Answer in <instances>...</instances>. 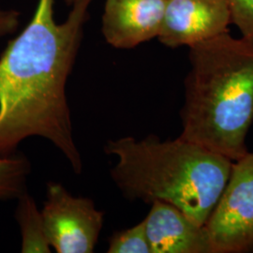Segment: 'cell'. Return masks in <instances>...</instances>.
Here are the masks:
<instances>
[{
	"label": "cell",
	"mask_w": 253,
	"mask_h": 253,
	"mask_svg": "<svg viewBox=\"0 0 253 253\" xmlns=\"http://www.w3.org/2000/svg\"><path fill=\"white\" fill-rule=\"evenodd\" d=\"M92 1L77 0L57 24L54 0H39L33 18L0 55V158L13 156L27 138L42 137L81 173L66 85Z\"/></svg>",
	"instance_id": "cell-1"
},
{
	"label": "cell",
	"mask_w": 253,
	"mask_h": 253,
	"mask_svg": "<svg viewBox=\"0 0 253 253\" xmlns=\"http://www.w3.org/2000/svg\"><path fill=\"white\" fill-rule=\"evenodd\" d=\"M182 139L235 162L253 121V42L229 32L190 46Z\"/></svg>",
	"instance_id": "cell-2"
},
{
	"label": "cell",
	"mask_w": 253,
	"mask_h": 253,
	"mask_svg": "<svg viewBox=\"0 0 253 253\" xmlns=\"http://www.w3.org/2000/svg\"><path fill=\"white\" fill-rule=\"evenodd\" d=\"M105 153L117 158L111 176L124 197L163 201L205 225L226 185L233 163L178 137L148 135L110 140Z\"/></svg>",
	"instance_id": "cell-3"
},
{
	"label": "cell",
	"mask_w": 253,
	"mask_h": 253,
	"mask_svg": "<svg viewBox=\"0 0 253 253\" xmlns=\"http://www.w3.org/2000/svg\"><path fill=\"white\" fill-rule=\"evenodd\" d=\"M215 253L253 247V153L233 163L224 189L205 224Z\"/></svg>",
	"instance_id": "cell-4"
},
{
	"label": "cell",
	"mask_w": 253,
	"mask_h": 253,
	"mask_svg": "<svg viewBox=\"0 0 253 253\" xmlns=\"http://www.w3.org/2000/svg\"><path fill=\"white\" fill-rule=\"evenodd\" d=\"M42 211L46 237L58 253H91L103 227L104 213L93 201L72 195L56 182H48Z\"/></svg>",
	"instance_id": "cell-5"
},
{
	"label": "cell",
	"mask_w": 253,
	"mask_h": 253,
	"mask_svg": "<svg viewBox=\"0 0 253 253\" xmlns=\"http://www.w3.org/2000/svg\"><path fill=\"white\" fill-rule=\"evenodd\" d=\"M226 0H166L158 39L170 48L197 44L228 32Z\"/></svg>",
	"instance_id": "cell-6"
},
{
	"label": "cell",
	"mask_w": 253,
	"mask_h": 253,
	"mask_svg": "<svg viewBox=\"0 0 253 253\" xmlns=\"http://www.w3.org/2000/svg\"><path fill=\"white\" fill-rule=\"evenodd\" d=\"M166 0H106L101 32L117 49H131L158 38Z\"/></svg>",
	"instance_id": "cell-7"
},
{
	"label": "cell",
	"mask_w": 253,
	"mask_h": 253,
	"mask_svg": "<svg viewBox=\"0 0 253 253\" xmlns=\"http://www.w3.org/2000/svg\"><path fill=\"white\" fill-rule=\"evenodd\" d=\"M144 222L151 253H215L206 226L171 204L154 201Z\"/></svg>",
	"instance_id": "cell-8"
},
{
	"label": "cell",
	"mask_w": 253,
	"mask_h": 253,
	"mask_svg": "<svg viewBox=\"0 0 253 253\" xmlns=\"http://www.w3.org/2000/svg\"><path fill=\"white\" fill-rule=\"evenodd\" d=\"M16 219L22 235V253H51V246L46 237L42 211L27 191L18 198Z\"/></svg>",
	"instance_id": "cell-9"
},
{
	"label": "cell",
	"mask_w": 253,
	"mask_h": 253,
	"mask_svg": "<svg viewBox=\"0 0 253 253\" xmlns=\"http://www.w3.org/2000/svg\"><path fill=\"white\" fill-rule=\"evenodd\" d=\"M30 169V163L23 156L0 158V201L18 199L26 192Z\"/></svg>",
	"instance_id": "cell-10"
},
{
	"label": "cell",
	"mask_w": 253,
	"mask_h": 253,
	"mask_svg": "<svg viewBox=\"0 0 253 253\" xmlns=\"http://www.w3.org/2000/svg\"><path fill=\"white\" fill-rule=\"evenodd\" d=\"M109 253H151L144 220L135 226L117 232L109 240Z\"/></svg>",
	"instance_id": "cell-11"
},
{
	"label": "cell",
	"mask_w": 253,
	"mask_h": 253,
	"mask_svg": "<svg viewBox=\"0 0 253 253\" xmlns=\"http://www.w3.org/2000/svg\"><path fill=\"white\" fill-rule=\"evenodd\" d=\"M231 23L240 30L242 38L253 42V0H226Z\"/></svg>",
	"instance_id": "cell-12"
},
{
	"label": "cell",
	"mask_w": 253,
	"mask_h": 253,
	"mask_svg": "<svg viewBox=\"0 0 253 253\" xmlns=\"http://www.w3.org/2000/svg\"><path fill=\"white\" fill-rule=\"evenodd\" d=\"M20 24V13L16 10L0 9V37L13 33Z\"/></svg>",
	"instance_id": "cell-13"
},
{
	"label": "cell",
	"mask_w": 253,
	"mask_h": 253,
	"mask_svg": "<svg viewBox=\"0 0 253 253\" xmlns=\"http://www.w3.org/2000/svg\"><path fill=\"white\" fill-rule=\"evenodd\" d=\"M77 0H65V2L67 3V5L69 6H73V4L76 2Z\"/></svg>",
	"instance_id": "cell-14"
},
{
	"label": "cell",
	"mask_w": 253,
	"mask_h": 253,
	"mask_svg": "<svg viewBox=\"0 0 253 253\" xmlns=\"http://www.w3.org/2000/svg\"><path fill=\"white\" fill-rule=\"evenodd\" d=\"M252 250H253V249H252Z\"/></svg>",
	"instance_id": "cell-15"
}]
</instances>
